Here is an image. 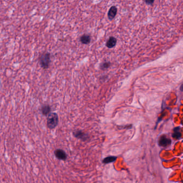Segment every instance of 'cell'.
<instances>
[{
  "instance_id": "cell-1",
  "label": "cell",
  "mask_w": 183,
  "mask_h": 183,
  "mask_svg": "<svg viewBox=\"0 0 183 183\" xmlns=\"http://www.w3.org/2000/svg\"><path fill=\"white\" fill-rule=\"evenodd\" d=\"M58 118L57 115L55 113H51L47 118V125L50 129H53L58 124Z\"/></svg>"
},
{
  "instance_id": "cell-2",
  "label": "cell",
  "mask_w": 183,
  "mask_h": 183,
  "mask_svg": "<svg viewBox=\"0 0 183 183\" xmlns=\"http://www.w3.org/2000/svg\"><path fill=\"white\" fill-rule=\"evenodd\" d=\"M50 63V54L48 53H45L43 54L40 59V63L41 67L43 68H47L49 66Z\"/></svg>"
},
{
  "instance_id": "cell-3",
  "label": "cell",
  "mask_w": 183,
  "mask_h": 183,
  "mask_svg": "<svg viewBox=\"0 0 183 183\" xmlns=\"http://www.w3.org/2000/svg\"><path fill=\"white\" fill-rule=\"evenodd\" d=\"M171 143V140L165 135H162L159 138V145L163 147H167L170 146Z\"/></svg>"
},
{
  "instance_id": "cell-4",
  "label": "cell",
  "mask_w": 183,
  "mask_h": 183,
  "mask_svg": "<svg viewBox=\"0 0 183 183\" xmlns=\"http://www.w3.org/2000/svg\"><path fill=\"white\" fill-rule=\"evenodd\" d=\"M55 155L57 158L65 161L67 159V154L63 150L61 149H57L55 151Z\"/></svg>"
},
{
  "instance_id": "cell-5",
  "label": "cell",
  "mask_w": 183,
  "mask_h": 183,
  "mask_svg": "<svg viewBox=\"0 0 183 183\" xmlns=\"http://www.w3.org/2000/svg\"><path fill=\"white\" fill-rule=\"evenodd\" d=\"M74 136L80 139H82V140H85L87 139V135L84 133V132H82L80 130H77L75 131L73 133Z\"/></svg>"
},
{
  "instance_id": "cell-6",
  "label": "cell",
  "mask_w": 183,
  "mask_h": 183,
  "mask_svg": "<svg viewBox=\"0 0 183 183\" xmlns=\"http://www.w3.org/2000/svg\"><path fill=\"white\" fill-rule=\"evenodd\" d=\"M117 11V8H116V6H111L109 10L108 15L109 19H110V20L113 19L115 17V16L116 15Z\"/></svg>"
},
{
  "instance_id": "cell-7",
  "label": "cell",
  "mask_w": 183,
  "mask_h": 183,
  "mask_svg": "<svg viewBox=\"0 0 183 183\" xmlns=\"http://www.w3.org/2000/svg\"><path fill=\"white\" fill-rule=\"evenodd\" d=\"M116 42H117V40H116V38L112 37H110L108 40L106 45L108 48H111L116 45Z\"/></svg>"
},
{
  "instance_id": "cell-8",
  "label": "cell",
  "mask_w": 183,
  "mask_h": 183,
  "mask_svg": "<svg viewBox=\"0 0 183 183\" xmlns=\"http://www.w3.org/2000/svg\"><path fill=\"white\" fill-rule=\"evenodd\" d=\"M182 136V133L180 131V128L179 127H177L174 129L173 133H172V137L174 139L178 140Z\"/></svg>"
},
{
  "instance_id": "cell-9",
  "label": "cell",
  "mask_w": 183,
  "mask_h": 183,
  "mask_svg": "<svg viewBox=\"0 0 183 183\" xmlns=\"http://www.w3.org/2000/svg\"><path fill=\"white\" fill-rule=\"evenodd\" d=\"M117 159L116 156H109L106 158H104L102 162L104 164H108L112 163L113 162L115 161Z\"/></svg>"
},
{
  "instance_id": "cell-10",
  "label": "cell",
  "mask_w": 183,
  "mask_h": 183,
  "mask_svg": "<svg viewBox=\"0 0 183 183\" xmlns=\"http://www.w3.org/2000/svg\"><path fill=\"white\" fill-rule=\"evenodd\" d=\"M80 41L82 43L87 44L91 41V38L88 35H83L80 38Z\"/></svg>"
},
{
  "instance_id": "cell-11",
  "label": "cell",
  "mask_w": 183,
  "mask_h": 183,
  "mask_svg": "<svg viewBox=\"0 0 183 183\" xmlns=\"http://www.w3.org/2000/svg\"><path fill=\"white\" fill-rule=\"evenodd\" d=\"M50 111V108L48 105H45L41 109V112L43 115H46L49 113Z\"/></svg>"
},
{
  "instance_id": "cell-12",
  "label": "cell",
  "mask_w": 183,
  "mask_h": 183,
  "mask_svg": "<svg viewBox=\"0 0 183 183\" xmlns=\"http://www.w3.org/2000/svg\"><path fill=\"white\" fill-rule=\"evenodd\" d=\"M102 68H107L109 66V63H104V64L102 65Z\"/></svg>"
}]
</instances>
